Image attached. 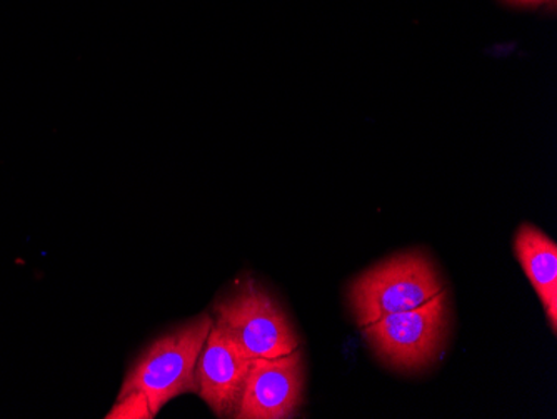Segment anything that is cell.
I'll return each instance as SVG.
<instances>
[{"instance_id": "obj_1", "label": "cell", "mask_w": 557, "mask_h": 419, "mask_svg": "<svg viewBox=\"0 0 557 419\" xmlns=\"http://www.w3.org/2000/svg\"><path fill=\"white\" fill-rule=\"evenodd\" d=\"M214 319L200 315L150 343L125 374L119 396L140 391L154 416L181 394L196 391V366Z\"/></svg>"}, {"instance_id": "obj_9", "label": "cell", "mask_w": 557, "mask_h": 419, "mask_svg": "<svg viewBox=\"0 0 557 419\" xmlns=\"http://www.w3.org/2000/svg\"><path fill=\"white\" fill-rule=\"evenodd\" d=\"M509 2H515V4L521 5H540L546 4V2H549V0H509Z\"/></svg>"}, {"instance_id": "obj_4", "label": "cell", "mask_w": 557, "mask_h": 419, "mask_svg": "<svg viewBox=\"0 0 557 419\" xmlns=\"http://www.w3.org/2000/svg\"><path fill=\"white\" fill-rule=\"evenodd\" d=\"M447 309V294L443 289L418 308L393 312L368 324L366 340L391 368L419 371L433 365L443 352Z\"/></svg>"}, {"instance_id": "obj_5", "label": "cell", "mask_w": 557, "mask_h": 419, "mask_svg": "<svg viewBox=\"0 0 557 419\" xmlns=\"http://www.w3.org/2000/svg\"><path fill=\"white\" fill-rule=\"evenodd\" d=\"M302 402L304 361L297 348L277 358L252 359L234 418H294Z\"/></svg>"}, {"instance_id": "obj_8", "label": "cell", "mask_w": 557, "mask_h": 419, "mask_svg": "<svg viewBox=\"0 0 557 419\" xmlns=\"http://www.w3.org/2000/svg\"><path fill=\"white\" fill-rule=\"evenodd\" d=\"M154 412L150 411L149 402L146 394L140 391H131V393L117 396V403L114 408L106 415V419H152Z\"/></svg>"}, {"instance_id": "obj_3", "label": "cell", "mask_w": 557, "mask_h": 419, "mask_svg": "<svg viewBox=\"0 0 557 419\" xmlns=\"http://www.w3.org/2000/svg\"><path fill=\"white\" fill-rule=\"evenodd\" d=\"M215 323L249 359L277 358L299 348V337L284 309L261 284L244 281L214 306Z\"/></svg>"}, {"instance_id": "obj_7", "label": "cell", "mask_w": 557, "mask_h": 419, "mask_svg": "<svg viewBox=\"0 0 557 419\" xmlns=\"http://www.w3.org/2000/svg\"><path fill=\"white\" fill-rule=\"evenodd\" d=\"M515 252L525 276L533 284L549 319L557 328V246L540 227L522 224L515 237Z\"/></svg>"}, {"instance_id": "obj_6", "label": "cell", "mask_w": 557, "mask_h": 419, "mask_svg": "<svg viewBox=\"0 0 557 419\" xmlns=\"http://www.w3.org/2000/svg\"><path fill=\"white\" fill-rule=\"evenodd\" d=\"M252 359L218 323L212 324L196 366V391L219 418H234Z\"/></svg>"}, {"instance_id": "obj_2", "label": "cell", "mask_w": 557, "mask_h": 419, "mask_svg": "<svg viewBox=\"0 0 557 419\" xmlns=\"http://www.w3.org/2000/svg\"><path fill=\"white\" fill-rule=\"evenodd\" d=\"M444 289L434 262L419 251L403 252L375 264L349 287V303L359 326L393 312L418 308Z\"/></svg>"}]
</instances>
